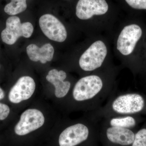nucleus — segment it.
<instances>
[{"label":"nucleus","instance_id":"nucleus-1","mask_svg":"<svg viewBox=\"0 0 146 146\" xmlns=\"http://www.w3.org/2000/svg\"><path fill=\"white\" fill-rule=\"evenodd\" d=\"M116 92L111 84L106 83L102 77L93 74L78 81L73 88L72 96L74 101L82 104L91 112L104 105Z\"/></svg>","mask_w":146,"mask_h":146},{"label":"nucleus","instance_id":"nucleus-2","mask_svg":"<svg viewBox=\"0 0 146 146\" xmlns=\"http://www.w3.org/2000/svg\"><path fill=\"white\" fill-rule=\"evenodd\" d=\"M100 121L89 113L85 121L73 124L61 132L58 139L59 146H76L87 141L92 131L98 127Z\"/></svg>","mask_w":146,"mask_h":146},{"label":"nucleus","instance_id":"nucleus-3","mask_svg":"<svg viewBox=\"0 0 146 146\" xmlns=\"http://www.w3.org/2000/svg\"><path fill=\"white\" fill-rule=\"evenodd\" d=\"M34 28L29 22L21 23L19 17L11 16L6 23V28L1 32V36L3 42L7 44H15L21 36L29 38L33 33Z\"/></svg>","mask_w":146,"mask_h":146},{"label":"nucleus","instance_id":"nucleus-4","mask_svg":"<svg viewBox=\"0 0 146 146\" xmlns=\"http://www.w3.org/2000/svg\"><path fill=\"white\" fill-rule=\"evenodd\" d=\"M107 53L106 46L101 41L93 43L80 56L79 65L82 70L92 72L100 68Z\"/></svg>","mask_w":146,"mask_h":146},{"label":"nucleus","instance_id":"nucleus-5","mask_svg":"<svg viewBox=\"0 0 146 146\" xmlns=\"http://www.w3.org/2000/svg\"><path fill=\"white\" fill-rule=\"evenodd\" d=\"M44 122V117L40 110H27L22 113L20 121L15 126V133L19 136L27 135L41 127Z\"/></svg>","mask_w":146,"mask_h":146},{"label":"nucleus","instance_id":"nucleus-6","mask_svg":"<svg viewBox=\"0 0 146 146\" xmlns=\"http://www.w3.org/2000/svg\"><path fill=\"white\" fill-rule=\"evenodd\" d=\"M39 25L44 34L54 41L62 42L66 40L67 32L65 27L56 17L46 14L40 17Z\"/></svg>","mask_w":146,"mask_h":146},{"label":"nucleus","instance_id":"nucleus-7","mask_svg":"<svg viewBox=\"0 0 146 146\" xmlns=\"http://www.w3.org/2000/svg\"><path fill=\"white\" fill-rule=\"evenodd\" d=\"M142 33V29L138 25L132 24L125 27L118 38L117 49L124 55L131 54L141 38Z\"/></svg>","mask_w":146,"mask_h":146},{"label":"nucleus","instance_id":"nucleus-8","mask_svg":"<svg viewBox=\"0 0 146 146\" xmlns=\"http://www.w3.org/2000/svg\"><path fill=\"white\" fill-rule=\"evenodd\" d=\"M35 89V83L33 78L28 76L22 77L11 89L9 99L13 103H19L29 99Z\"/></svg>","mask_w":146,"mask_h":146},{"label":"nucleus","instance_id":"nucleus-9","mask_svg":"<svg viewBox=\"0 0 146 146\" xmlns=\"http://www.w3.org/2000/svg\"><path fill=\"white\" fill-rule=\"evenodd\" d=\"M108 9L105 0H79L76 7V15L81 20H87L94 15L105 14Z\"/></svg>","mask_w":146,"mask_h":146},{"label":"nucleus","instance_id":"nucleus-10","mask_svg":"<svg viewBox=\"0 0 146 146\" xmlns=\"http://www.w3.org/2000/svg\"><path fill=\"white\" fill-rule=\"evenodd\" d=\"M108 141L111 143L122 146L130 145L134 141L135 133L131 129L111 127L100 121Z\"/></svg>","mask_w":146,"mask_h":146},{"label":"nucleus","instance_id":"nucleus-11","mask_svg":"<svg viewBox=\"0 0 146 146\" xmlns=\"http://www.w3.org/2000/svg\"><path fill=\"white\" fill-rule=\"evenodd\" d=\"M67 76L65 71H58L56 69H53L49 71L46 77L47 81L54 86L55 95L58 98L66 96L70 90L71 82L65 80Z\"/></svg>","mask_w":146,"mask_h":146},{"label":"nucleus","instance_id":"nucleus-12","mask_svg":"<svg viewBox=\"0 0 146 146\" xmlns=\"http://www.w3.org/2000/svg\"><path fill=\"white\" fill-rule=\"evenodd\" d=\"M54 48L51 44H46L39 48L36 45L32 44L27 48V52L30 59L34 62L40 61L44 64L52 59Z\"/></svg>","mask_w":146,"mask_h":146},{"label":"nucleus","instance_id":"nucleus-13","mask_svg":"<svg viewBox=\"0 0 146 146\" xmlns=\"http://www.w3.org/2000/svg\"><path fill=\"white\" fill-rule=\"evenodd\" d=\"M101 122L110 126L131 129L137 124L135 118L132 115L115 116L102 119Z\"/></svg>","mask_w":146,"mask_h":146},{"label":"nucleus","instance_id":"nucleus-14","mask_svg":"<svg viewBox=\"0 0 146 146\" xmlns=\"http://www.w3.org/2000/svg\"><path fill=\"white\" fill-rule=\"evenodd\" d=\"M27 0H11L5 6V12L11 16H14L25 11L27 8Z\"/></svg>","mask_w":146,"mask_h":146},{"label":"nucleus","instance_id":"nucleus-15","mask_svg":"<svg viewBox=\"0 0 146 146\" xmlns=\"http://www.w3.org/2000/svg\"><path fill=\"white\" fill-rule=\"evenodd\" d=\"M131 146H146V128H143L135 134Z\"/></svg>","mask_w":146,"mask_h":146},{"label":"nucleus","instance_id":"nucleus-16","mask_svg":"<svg viewBox=\"0 0 146 146\" xmlns=\"http://www.w3.org/2000/svg\"><path fill=\"white\" fill-rule=\"evenodd\" d=\"M131 7L136 9H146V0H125Z\"/></svg>","mask_w":146,"mask_h":146},{"label":"nucleus","instance_id":"nucleus-17","mask_svg":"<svg viewBox=\"0 0 146 146\" xmlns=\"http://www.w3.org/2000/svg\"><path fill=\"white\" fill-rule=\"evenodd\" d=\"M10 113V108L8 106L0 103V120L5 119Z\"/></svg>","mask_w":146,"mask_h":146},{"label":"nucleus","instance_id":"nucleus-18","mask_svg":"<svg viewBox=\"0 0 146 146\" xmlns=\"http://www.w3.org/2000/svg\"><path fill=\"white\" fill-rule=\"evenodd\" d=\"M5 97L4 92L3 89L0 87V100L4 98Z\"/></svg>","mask_w":146,"mask_h":146},{"label":"nucleus","instance_id":"nucleus-19","mask_svg":"<svg viewBox=\"0 0 146 146\" xmlns=\"http://www.w3.org/2000/svg\"></svg>","mask_w":146,"mask_h":146}]
</instances>
